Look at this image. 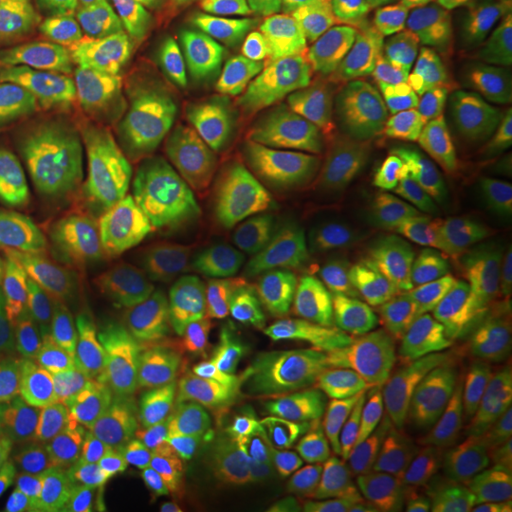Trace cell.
Segmentation results:
<instances>
[{
	"instance_id": "obj_38",
	"label": "cell",
	"mask_w": 512,
	"mask_h": 512,
	"mask_svg": "<svg viewBox=\"0 0 512 512\" xmlns=\"http://www.w3.org/2000/svg\"><path fill=\"white\" fill-rule=\"evenodd\" d=\"M492 2H494L495 10L503 21V25L512 27V0H492Z\"/></svg>"
},
{
	"instance_id": "obj_9",
	"label": "cell",
	"mask_w": 512,
	"mask_h": 512,
	"mask_svg": "<svg viewBox=\"0 0 512 512\" xmlns=\"http://www.w3.org/2000/svg\"><path fill=\"white\" fill-rule=\"evenodd\" d=\"M147 160L154 198L173 226L192 236H211L245 220V160L238 148L156 133Z\"/></svg>"
},
{
	"instance_id": "obj_1",
	"label": "cell",
	"mask_w": 512,
	"mask_h": 512,
	"mask_svg": "<svg viewBox=\"0 0 512 512\" xmlns=\"http://www.w3.org/2000/svg\"><path fill=\"white\" fill-rule=\"evenodd\" d=\"M42 306L73 380L99 397L148 382L165 359V279L122 243L65 256L42 283Z\"/></svg>"
},
{
	"instance_id": "obj_42",
	"label": "cell",
	"mask_w": 512,
	"mask_h": 512,
	"mask_svg": "<svg viewBox=\"0 0 512 512\" xmlns=\"http://www.w3.org/2000/svg\"><path fill=\"white\" fill-rule=\"evenodd\" d=\"M0 512H2V511H0Z\"/></svg>"
},
{
	"instance_id": "obj_7",
	"label": "cell",
	"mask_w": 512,
	"mask_h": 512,
	"mask_svg": "<svg viewBox=\"0 0 512 512\" xmlns=\"http://www.w3.org/2000/svg\"><path fill=\"white\" fill-rule=\"evenodd\" d=\"M427 420L452 458L512 429V355L488 330L467 325L446 342L429 382Z\"/></svg>"
},
{
	"instance_id": "obj_23",
	"label": "cell",
	"mask_w": 512,
	"mask_h": 512,
	"mask_svg": "<svg viewBox=\"0 0 512 512\" xmlns=\"http://www.w3.org/2000/svg\"><path fill=\"white\" fill-rule=\"evenodd\" d=\"M78 61L101 84L139 95L165 78V61L147 29L103 31L78 48Z\"/></svg>"
},
{
	"instance_id": "obj_30",
	"label": "cell",
	"mask_w": 512,
	"mask_h": 512,
	"mask_svg": "<svg viewBox=\"0 0 512 512\" xmlns=\"http://www.w3.org/2000/svg\"><path fill=\"white\" fill-rule=\"evenodd\" d=\"M393 512H488L476 499L456 488H429L406 499Z\"/></svg>"
},
{
	"instance_id": "obj_24",
	"label": "cell",
	"mask_w": 512,
	"mask_h": 512,
	"mask_svg": "<svg viewBox=\"0 0 512 512\" xmlns=\"http://www.w3.org/2000/svg\"><path fill=\"white\" fill-rule=\"evenodd\" d=\"M319 128L338 156L359 175H372V126L363 99L346 74H334L323 86L317 103Z\"/></svg>"
},
{
	"instance_id": "obj_32",
	"label": "cell",
	"mask_w": 512,
	"mask_h": 512,
	"mask_svg": "<svg viewBox=\"0 0 512 512\" xmlns=\"http://www.w3.org/2000/svg\"><path fill=\"white\" fill-rule=\"evenodd\" d=\"M488 304L494 317L495 327L512 348V285L495 281L488 294Z\"/></svg>"
},
{
	"instance_id": "obj_12",
	"label": "cell",
	"mask_w": 512,
	"mask_h": 512,
	"mask_svg": "<svg viewBox=\"0 0 512 512\" xmlns=\"http://www.w3.org/2000/svg\"><path fill=\"white\" fill-rule=\"evenodd\" d=\"M0 129L57 135L141 150L147 122L135 95L101 82H71L0 103Z\"/></svg>"
},
{
	"instance_id": "obj_16",
	"label": "cell",
	"mask_w": 512,
	"mask_h": 512,
	"mask_svg": "<svg viewBox=\"0 0 512 512\" xmlns=\"http://www.w3.org/2000/svg\"><path fill=\"white\" fill-rule=\"evenodd\" d=\"M52 351L25 304L0 296V403L16 414L40 416L59 403Z\"/></svg>"
},
{
	"instance_id": "obj_27",
	"label": "cell",
	"mask_w": 512,
	"mask_h": 512,
	"mask_svg": "<svg viewBox=\"0 0 512 512\" xmlns=\"http://www.w3.org/2000/svg\"><path fill=\"white\" fill-rule=\"evenodd\" d=\"M74 12L97 33L147 29L158 14L156 0H71Z\"/></svg>"
},
{
	"instance_id": "obj_40",
	"label": "cell",
	"mask_w": 512,
	"mask_h": 512,
	"mask_svg": "<svg viewBox=\"0 0 512 512\" xmlns=\"http://www.w3.org/2000/svg\"><path fill=\"white\" fill-rule=\"evenodd\" d=\"M507 512H512V509H509V511H507Z\"/></svg>"
},
{
	"instance_id": "obj_6",
	"label": "cell",
	"mask_w": 512,
	"mask_h": 512,
	"mask_svg": "<svg viewBox=\"0 0 512 512\" xmlns=\"http://www.w3.org/2000/svg\"><path fill=\"white\" fill-rule=\"evenodd\" d=\"M196 458L207 507L236 512L279 488L306 454L270 399L256 391L209 420Z\"/></svg>"
},
{
	"instance_id": "obj_35",
	"label": "cell",
	"mask_w": 512,
	"mask_h": 512,
	"mask_svg": "<svg viewBox=\"0 0 512 512\" xmlns=\"http://www.w3.org/2000/svg\"><path fill=\"white\" fill-rule=\"evenodd\" d=\"M391 0H344L346 8L355 16H366L372 12L382 10L385 4H389Z\"/></svg>"
},
{
	"instance_id": "obj_26",
	"label": "cell",
	"mask_w": 512,
	"mask_h": 512,
	"mask_svg": "<svg viewBox=\"0 0 512 512\" xmlns=\"http://www.w3.org/2000/svg\"><path fill=\"white\" fill-rule=\"evenodd\" d=\"M471 492L495 509H512V431L482 446L465 469Z\"/></svg>"
},
{
	"instance_id": "obj_34",
	"label": "cell",
	"mask_w": 512,
	"mask_h": 512,
	"mask_svg": "<svg viewBox=\"0 0 512 512\" xmlns=\"http://www.w3.org/2000/svg\"><path fill=\"white\" fill-rule=\"evenodd\" d=\"M12 511L16 512H90L84 507H69V505H46L31 499H19V497H8Z\"/></svg>"
},
{
	"instance_id": "obj_22",
	"label": "cell",
	"mask_w": 512,
	"mask_h": 512,
	"mask_svg": "<svg viewBox=\"0 0 512 512\" xmlns=\"http://www.w3.org/2000/svg\"><path fill=\"white\" fill-rule=\"evenodd\" d=\"M249 63L264 82L281 86L306 52V35L274 0H224Z\"/></svg>"
},
{
	"instance_id": "obj_41",
	"label": "cell",
	"mask_w": 512,
	"mask_h": 512,
	"mask_svg": "<svg viewBox=\"0 0 512 512\" xmlns=\"http://www.w3.org/2000/svg\"><path fill=\"white\" fill-rule=\"evenodd\" d=\"M12 512H16V511H12Z\"/></svg>"
},
{
	"instance_id": "obj_18",
	"label": "cell",
	"mask_w": 512,
	"mask_h": 512,
	"mask_svg": "<svg viewBox=\"0 0 512 512\" xmlns=\"http://www.w3.org/2000/svg\"><path fill=\"white\" fill-rule=\"evenodd\" d=\"M82 46L61 0H35L0 14V82L59 67Z\"/></svg>"
},
{
	"instance_id": "obj_3",
	"label": "cell",
	"mask_w": 512,
	"mask_h": 512,
	"mask_svg": "<svg viewBox=\"0 0 512 512\" xmlns=\"http://www.w3.org/2000/svg\"><path fill=\"white\" fill-rule=\"evenodd\" d=\"M258 217L238 251L251 304L266 319L304 308L346 253L355 226L348 192L311 162H283L258 179Z\"/></svg>"
},
{
	"instance_id": "obj_28",
	"label": "cell",
	"mask_w": 512,
	"mask_h": 512,
	"mask_svg": "<svg viewBox=\"0 0 512 512\" xmlns=\"http://www.w3.org/2000/svg\"><path fill=\"white\" fill-rule=\"evenodd\" d=\"M384 497L349 486H311L294 495L283 512H382Z\"/></svg>"
},
{
	"instance_id": "obj_17",
	"label": "cell",
	"mask_w": 512,
	"mask_h": 512,
	"mask_svg": "<svg viewBox=\"0 0 512 512\" xmlns=\"http://www.w3.org/2000/svg\"><path fill=\"white\" fill-rule=\"evenodd\" d=\"M382 44L404 65L458 93L475 92L512 54L511 38L456 37L410 25L387 29Z\"/></svg>"
},
{
	"instance_id": "obj_15",
	"label": "cell",
	"mask_w": 512,
	"mask_h": 512,
	"mask_svg": "<svg viewBox=\"0 0 512 512\" xmlns=\"http://www.w3.org/2000/svg\"><path fill=\"white\" fill-rule=\"evenodd\" d=\"M93 490L88 467L59 435L33 423L0 418V494L86 507Z\"/></svg>"
},
{
	"instance_id": "obj_25",
	"label": "cell",
	"mask_w": 512,
	"mask_h": 512,
	"mask_svg": "<svg viewBox=\"0 0 512 512\" xmlns=\"http://www.w3.org/2000/svg\"><path fill=\"white\" fill-rule=\"evenodd\" d=\"M412 27L439 33L497 31L503 27L492 0H397Z\"/></svg>"
},
{
	"instance_id": "obj_4",
	"label": "cell",
	"mask_w": 512,
	"mask_h": 512,
	"mask_svg": "<svg viewBox=\"0 0 512 512\" xmlns=\"http://www.w3.org/2000/svg\"><path fill=\"white\" fill-rule=\"evenodd\" d=\"M164 279L177 325L173 387L213 420L251 393L262 330L215 256L175 247L164 258Z\"/></svg>"
},
{
	"instance_id": "obj_37",
	"label": "cell",
	"mask_w": 512,
	"mask_h": 512,
	"mask_svg": "<svg viewBox=\"0 0 512 512\" xmlns=\"http://www.w3.org/2000/svg\"><path fill=\"white\" fill-rule=\"evenodd\" d=\"M497 281L512 285V247L511 251L501 258V262L497 266Z\"/></svg>"
},
{
	"instance_id": "obj_2",
	"label": "cell",
	"mask_w": 512,
	"mask_h": 512,
	"mask_svg": "<svg viewBox=\"0 0 512 512\" xmlns=\"http://www.w3.org/2000/svg\"><path fill=\"white\" fill-rule=\"evenodd\" d=\"M266 397L310 458H346L401 431L382 374L323 315L294 317L279 332Z\"/></svg>"
},
{
	"instance_id": "obj_5",
	"label": "cell",
	"mask_w": 512,
	"mask_h": 512,
	"mask_svg": "<svg viewBox=\"0 0 512 512\" xmlns=\"http://www.w3.org/2000/svg\"><path fill=\"white\" fill-rule=\"evenodd\" d=\"M332 308L374 368L397 384L416 376L433 336L427 302L391 260L357 251L332 283Z\"/></svg>"
},
{
	"instance_id": "obj_14",
	"label": "cell",
	"mask_w": 512,
	"mask_h": 512,
	"mask_svg": "<svg viewBox=\"0 0 512 512\" xmlns=\"http://www.w3.org/2000/svg\"><path fill=\"white\" fill-rule=\"evenodd\" d=\"M361 84L380 148L393 162H410L439 141L452 107L450 95L403 61L365 59Z\"/></svg>"
},
{
	"instance_id": "obj_33",
	"label": "cell",
	"mask_w": 512,
	"mask_h": 512,
	"mask_svg": "<svg viewBox=\"0 0 512 512\" xmlns=\"http://www.w3.org/2000/svg\"><path fill=\"white\" fill-rule=\"evenodd\" d=\"M274 2L293 18L317 19L329 10L334 0H274Z\"/></svg>"
},
{
	"instance_id": "obj_10",
	"label": "cell",
	"mask_w": 512,
	"mask_h": 512,
	"mask_svg": "<svg viewBox=\"0 0 512 512\" xmlns=\"http://www.w3.org/2000/svg\"><path fill=\"white\" fill-rule=\"evenodd\" d=\"M264 84L245 61L203 76L165 74L137 101L147 128L156 133L236 150L262 114Z\"/></svg>"
},
{
	"instance_id": "obj_8",
	"label": "cell",
	"mask_w": 512,
	"mask_h": 512,
	"mask_svg": "<svg viewBox=\"0 0 512 512\" xmlns=\"http://www.w3.org/2000/svg\"><path fill=\"white\" fill-rule=\"evenodd\" d=\"M0 165L42 171L92 217L137 215L154 200L148 160L133 148L78 141L52 131H19L0 137Z\"/></svg>"
},
{
	"instance_id": "obj_29",
	"label": "cell",
	"mask_w": 512,
	"mask_h": 512,
	"mask_svg": "<svg viewBox=\"0 0 512 512\" xmlns=\"http://www.w3.org/2000/svg\"><path fill=\"white\" fill-rule=\"evenodd\" d=\"M476 209L495 226L512 224V154L497 167L492 181L478 196Z\"/></svg>"
},
{
	"instance_id": "obj_19",
	"label": "cell",
	"mask_w": 512,
	"mask_h": 512,
	"mask_svg": "<svg viewBox=\"0 0 512 512\" xmlns=\"http://www.w3.org/2000/svg\"><path fill=\"white\" fill-rule=\"evenodd\" d=\"M152 38L165 65L179 76H203L249 61L236 29L215 0H203L177 14H156Z\"/></svg>"
},
{
	"instance_id": "obj_11",
	"label": "cell",
	"mask_w": 512,
	"mask_h": 512,
	"mask_svg": "<svg viewBox=\"0 0 512 512\" xmlns=\"http://www.w3.org/2000/svg\"><path fill=\"white\" fill-rule=\"evenodd\" d=\"M101 478L124 512H205L196 450L167 429H139L110 444Z\"/></svg>"
},
{
	"instance_id": "obj_39",
	"label": "cell",
	"mask_w": 512,
	"mask_h": 512,
	"mask_svg": "<svg viewBox=\"0 0 512 512\" xmlns=\"http://www.w3.org/2000/svg\"><path fill=\"white\" fill-rule=\"evenodd\" d=\"M25 2H35V0H0V14L10 12L12 8H16L19 4H25Z\"/></svg>"
},
{
	"instance_id": "obj_20",
	"label": "cell",
	"mask_w": 512,
	"mask_h": 512,
	"mask_svg": "<svg viewBox=\"0 0 512 512\" xmlns=\"http://www.w3.org/2000/svg\"><path fill=\"white\" fill-rule=\"evenodd\" d=\"M78 205L52 177L27 165H0V251L73 222Z\"/></svg>"
},
{
	"instance_id": "obj_21",
	"label": "cell",
	"mask_w": 512,
	"mask_h": 512,
	"mask_svg": "<svg viewBox=\"0 0 512 512\" xmlns=\"http://www.w3.org/2000/svg\"><path fill=\"white\" fill-rule=\"evenodd\" d=\"M512 154V122L486 110L461 116L450 128L431 169L435 183L456 192H475L492 181Z\"/></svg>"
},
{
	"instance_id": "obj_36",
	"label": "cell",
	"mask_w": 512,
	"mask_h": 512,
	"mask_svg": "<svg viewBox=\"0 0 512 512\" xmlns=\"http://www.w3.org/2000/svg\"><path fill=\"white\" fill-rule=\"evenodd\" d=\"M200 2L203 0H156V6L160 10V14H177V12L188 10Z\"/></svg>"
},
{
	"instance_id": "obj_13",
	"label": "cell",
	"mask_w": 512,
	"mask_h": 512,
	"mask_svg": "<svg viewBox=\"0 0 512 512\" xmlns=\"http://www.w3.org/2000/svg\"><path fill=\"white\" fill-rule=\"evenodd\" d=\"M380 247L427 304H437L458 283L467 241L452 203L440 198L389 207L374 219Z\"/></svg>"
},
{
	"instance_id": "obj_31",
	"label": "cell",
	"mask_w": 512,
	"mask_h": 512,
	"mask_svg": "<svg viewBox=\"0 0 512 512\" xmlns=\"http://www.w3.org/2000/svg\"><path fill=\"white\" fill-rule=\"evenodd\" d=\"M482 103L488 114L512 122V61L499 63L488 76Z\"/></svg>"
}]
</instances>
